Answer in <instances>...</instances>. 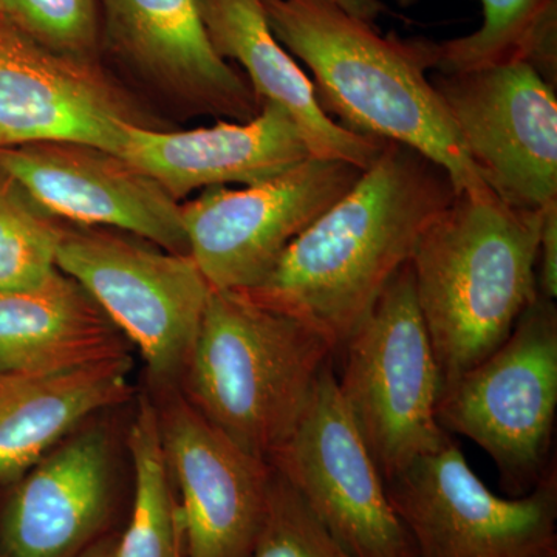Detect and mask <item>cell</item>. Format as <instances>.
<instances>
[{
    "mask_svg": "<svg viewBox=\"0 0 557 557\" xmlns=\"http://www.w3.org/2000/svg\"><path fill=\"white\" fill-rule=\"evenodd\" d=\"M3 146H7V145H5V141H3V138H2V137H0V148H3Z\"/></svg>",
    "mask_w": 557,
    "mask_h": 557,
    "instance_id": "obj_30",
    "label": "cell"
},
{
    "mask_svg": "<svg viewBox=\"0 0 557 557\" xmlns=\"http://www.w3.org/2000/svg\"><path fill=\"white\" fill-rule=\"evenodd\" d=\"M126 338L75 278L0 292V372L42 373L126 357Z\"/></svg>",
    "mask_w": 557,
    "mask_h": 557,
    "instance_id": "obj_20",
    "label": "cell"
},
{
    "mask_svg": "<svg viewBox=\"0 0 557 557\" xmlns=\"http://www.w3.org/2000/svg\"><path fill=\"white\" fill-rule=\"evenodd\" d=\"M131 357L60 372H0V485L17 482L101 410L131 398Z\"/></svg>",
    "mask_w": 557,
    "mask_h": 557,
    "instance_id": "obj_19",
    "label": "cell"
},
{
    "mask_svg": "<svg viewBox=\"0 0 557 557\" xmlns=\"http://www.w3.org/2000/svg\"><path fill=\"white\" fill-rule=\"evenodd\" d=\"M557 412V310L537 296L504 343L442 388L446 434L471 440L497 467L509 497L548 474Z\"/></svg>",
    "mask_w": 557,
    "mask_h": 557,
    "instance_id": "obj_6",
    "label": "cell"
},
{
    "mask_svg": "<svg viewBox=\"0 0 557 557\" xmlns=\"http://www.w3.org/2000/svg\"><path fill=\"white\" fill-rule=\"evenodd\" d=\"M542 219L491 189L463 190L421 234L409 265L443 386L493 354L537 299Z\"/></svg>",
    "mask_w": 557,
    "mask_h": 557,
    "instance_id": "obj_3",
    "label": "cell"
},
{
    "mask_svg": "<svg viewBox=\"0 0 557 557\" xmlns=\"http://www.w3.org/2000/svg\"><path fill=\"white\" fill-rule=\"evenodd\" d=\"M0 172L49 218L124 231L188 255L182 205L116 153L75 141L3 146Z\"/></svg>",
    "mask_w": 557,
    "mask_h": 557,
    "instance_id": "obj_13",
    "label": "cell"
},
{
    "mask_svg": "<svg viewBox=\"0 0 557 557\" xmlns=\"http://www.w3.org/2000/svg\"><path fill=\"white\" fill-rule=\"evenodd\" d=\"M161 445L185 528V557H249L273 468L239 448L178 386L157 387Z\"/></svg>",
    "mask_w": 557,
    "mask_h": 557,
    "instance_id": "obj_12",
    "label": "cell"
},
{
    "mask_svg": "<svg viewBox=\"0 0 557 557\" xmlns=\"http://www.w3.org/2000/svg\"><path fill=\"white\" fill-rule=\"evenodd\" d=\"M57 267L138 347L156 387L178 386L212 289L189 255L62 230Z\"/></svg>",
    "mask_w": 557,
    "mask_h": 557,
    "instance_id": "obj_7",
    "label": "cell"
},
{
    "mask_svg": "<svg viewBox=\"0 0 557 557\" xmlns=\"http://www.w3.org/2000/svg\"><path fill=\"white\" fill-rule=\"evenodd\" d=\"M249 557L354 556L341 547L298 491L273 468L265 515Z\"/></svg>",
    "mask_w": 557,
    "mask_h": 557,
    "instance_id": "obj_24",
    "label": "cell"
},
{
    "mask_svg": "<svg viewBox=\"0 0 557 557\" xmlns=\"http://www.w3.org/2000/svg\"><path fill=\"white\" fill-rule=\"evenodd\" d=\"M338 354L339 397L384 482L449 437L438 423L442 372L409 263Z\"/></svg>",
    "mask_w": 557,
    "mask_h": 557,
    "instance_id": "obj_5",
    "label": "cell"
},
{
    "mask_svg": "<svg viewBox=\"0 0 557 557\" xmlns=\"http://www.w3.org/2000/svg\"><path fill=\"white\" fill-rule=\"evenodd\" d=\"M134 123L89 60L49 49L0 13V137L7 146L75 141L120 156Z\"/></svg>",
    "mask_w": 557,
    "mask_h": 557,
    "instance_id": "obj_14",
    "label": "cell"
},
{
    "mask_svg": "<svg viewBox=\"0 0 557 557\" xmlns=\"http://www.w3.org/2000/svg\"><path fill=\"white\" fill-rule=\"evenodd\" d=\"M270 465L354 557H417L386 482L325 366L306 412Z\"/></svg>",
    "mask_w": 557,
    "mask_h": 557,
    "instance_id": "obj_10",
    "label": "cell"
},
{
    "mask_svg": "<svg viewBox=\"0 0 557 557\" xmlns=\"http://www.w3.org/2000/svg\"><path fill=\"white\" fill-rule=\"evenodd\" d=\"M120 157L178 201L197 189L269 182L311 153L295 120L262 101L255 119L199 129L160 132L129 123Z\"/></svg>",
    "mask_w": 557,
    "mask_h": 557,
    "instance_id": "obj_16",
    "label": "cell"
},
{
    "mask_svg": "<svg viewBox=\"0 0 557 557\" xmlns=\"http://www.w3.org/2000/svg\"><path fill=\"white\" fill-rule=\"evenodd\" d=\"M112 458L108 429L95 424L28 469L0 520V557H78L110 533Z\"/></svg>",
    "mask_w": 557,
    "mask_h": 557,
    "instance_id": "obj_15",
    "label": "cell"
},
{
    "mask_svg": "<svg viewBox=\"0 0 557 557\" xmlns=\"http://www.w3.org/2000/svg\"><path fill=\"white\" fill-rule=\"evenodd\" d=\"M197 2L215 51L239 62L260 102H274L295 120L311 157L368 170L387 139L355 134L324 112L309 76L274 38L260 0Z\"/></svg>",
    "mask_w": 557,
    "mask_h": 557,
    "instance_id": "obj_18",
    "label": "cell"
},
{
    "mask_svg": "<svg viewBox=\"0 0 557 557\" xmlns=\"http://www.w3.org/2000/svg\"><path fill=\"white\" fill-rule=\"evenodd\" d=\"M483 25L472 35L437 42L443 75L528 62L557 84V0H480Z\"/></svg>",
    "mask_w": 557,
    "mask_h": 557,
    "instance_id": "obj_21",
    "label": "cell"
},
{
    "mask_svg": "<svg viewBox=\"0 0 557 557\" xmlns=\"http://www.w3.org/2000/svg\"><path fill=\"white\" fill-rule=\"evenodd\" d=\"M119 536L116 533H108L106 536L98 539L91 544L86 552L81 553L78 557H116V545H119Z\"/></svg>",
    "mask_w": 557,
    "mask_h": 557,
    "instance_id": "obj_28",
    "label": "cell"
},
{
    "mask_svg": "<svg viewBox=\"0 0 557 557\" xmlns=\"http://www.w3.org/2000/svg\"><path fill=\"white\" fill-rule=\"evenodd\" d=\"M274 38L313 73L321 108L346 129L420 150L457 193L490 190L428 78L437 42L383 36L332 0H260Z\"/></svg>",
    "mask_w": 557,
    "mask_h": 557,
    "instance_id": "obj_2",
    "label": "cell"
},
{
    "mask_svg": "<svg viewBox=\"0 0 557 557\" xmlns=\"http://www.w3.org/2000/svg\"><path fill=\"white\" fill-rule=\"evenodd\" d=\"M394 2L401 7V9H409V7L416 5L418 0H394Z\"/></svg>",
    "mask_w": 557,
    "mask_h": 557,
    "instance_id": "obj_29",
    "label": "cell"
},
{
    "mask_svg": "<svg viewBox=\"0 0 557 557\" xmlns=\"http://www.w3.org/2000/svg\"><path fill=\"white\" fill-rule=\"evenodd\" d=\"M386 487L417 557L557 555L555 472L527 496H497L449 435L388 479Z\"/></svg>",
    "mask_w": 557,
    "mask_h": 557,
    "instance_id": "obj_8",
    "label": "cell"
},
{
    "mask_svg": "<svg viewBox=\"0 0 557 557\" xmlns=\"http://www.w3.org/2000/svg\"><path fill=\"white\" fill-rule=\"evenodd\" d=\"M361 168L309 159L259 185L212 186L182 205L188 255L212 289L247 292L285 248L357 185Z\"/></svg>",
    "mask_w": 557,
    "mask_h": 557,
    "instance_id": "obj_9",
    "label": "cell"
},
{
    "mask_svg": "<svg viewBox=\"0 0 557 557\" xmlns=\"http://www.w3.org/2000/svg\"><path fill=\"white\" fill-rule=\"evenodd\" d=\"M335 344L237 289H211L178 387L212 426L270 463L306 412Z\"/></svg>",
    "mask_w": 557,
    "mask_h": 557,
    "instance_id": "obj_4",
    "label": "cell"
},
{
    "mask_svg": "<svg viewBox=\"0 0 557 557\" xmlns=\"http://www.w3.org/2000/svg\"><path fill=\"white\" fill-rule=\"evenodd\" d=\"M134 500L116 557H185V528L163 445L156 403L138 399L129 429Z\"/></svg>",
    "mask_w": 557,
    "mask_h": 557,
    "instance_id": "obj_22",
    "label": "cell"
},
{
    "mask_svg": "<svg viewBox=\"0 0 557 557\" xmlns=\"http://www.w3.org/2000/svg\"><path fill=\"white\" fill-rule=\"evenodd\" d=\"M333 3L347 11L351 16L375 25V22L387 13V7L381 0H332Z\"/></svg>",
    "mask_w": 557,
    "mask_h": 557,
    "instance_id": "obj_27",
    "label": "cell"
},
{
    "mask_svg": "<svg viewBox=\"0 0 557 557\" xmlns=\"http://www.w3.org/2000/svg\"><path fill=\"white\" fill-rule=\"evenodd\" d=\"M110 35L143 72L200 108L237 121L262 102L215 51L197 0H104Z\"/></svg>",
    "mask_w": 557,
    "mask_h": 557,
    "instance_id": "obj_17",
    "label": "cell"
},
{
    "mask_svg": "<svg viewBox=\"0 0 557 557\" xmlns=\"http://www.w3.org/2000/svg\"><path fill=\"white\" fill-rule=\"evenodd\" d=\"M545 557H557V555H552V556H545Z\"/></svg>",
    "mask_w": 557,
    "mask_h": 557,
    "instance_id": "obj_31",
    "label": "cell"
},
{
    "mask_svg": "<svg viewBox=\"0 0 557 557\" xmlns=\"http://www.w3.org/2000/svg\"><path fill=\"white\" fill-rule=\"evenodd\" d=\"M537 289L542 298H557V201L544 209L539 242Z\"/></svg>",
    "mask_w": 557,
    "mask_h": 557,
    "instance_id": "obj_26",
    "label": "cell"
},
{
    "mask_svg": "<svg viewBox=\"0 0 557 557\" xmlns=\"http://www.w3.org/2000/svg\"><path fill=\"white\" fill-rule=\"evenodd\" d=\"M431 83L498 199L530 211L557 201L556 87L533 65L434 73Z\"/></svg>",
    "mask_w": 557,
    "mask_h": 557,
    "instance_id": "obj_11",
    "label": "cell"
},
{
    "mask_svg": "<svg viewBox=\"0 0 557 557\" xmlns=\"http://www.w3.org/2000/svg\"><path fill=\"white\" fill-rule=\"evenodd\" d=\"M457 194L445 168L387 139L357 185L245 293L319 330L339 351Z\"/></svg>",
    "mask_w": 557,
    "mask_h": 557,
    "instance_id": "obj_1",
    "label": "cell"
},
{
    "mask_svg": "<svg viewBox=\"0 0 557 557\" xmlns=\"http://www.w3.org/2000/svg\"><path fill=\"white\" fill-rule=\"evenodd\" d=\"M62 230L0 172V292L42 284L58 270Z\"/></svg>",
    "mask_w": 557,
    "mask_h": 557,
    "instance_id": "obj_23",
    "label": "cell"
},
{
    "mask_svg": "<svg viewBox=\"0 0 557 557\" xmlns=\"http://www.w3.org/2000/svg\"><path fill=\"white\" fill-rule=\"evenodd\" d=\"M0 13L44 46L87 60L97 46L95 0H0Z\"/></svg>",
    "mask_w": 557,
    "mask_h": 557,
    "instance_id": "obj_25",
    "label": "cell"
}]
</instances>
